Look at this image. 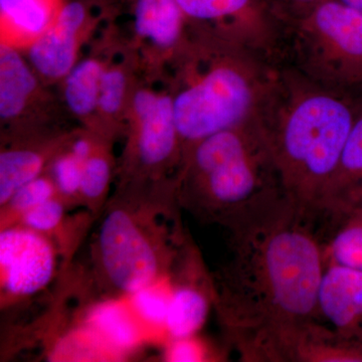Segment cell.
<instances>
[{"label":"cell","mask_w":362,"mask_h":362,"mask_svg":"<svg viewBox=\"0 0 362 362\" xmlns=\"http://www.w3.org/2000/svg\"><path fill=\"white\" fill-rule=\"evenodd\" d=\"M320 321L343 337L362 341V271L326 267L318 295Z\"/></svg>","instance_id":"8fae6325"},{"label":"cell","mask_w":362,"mask_h":362,"mask_svg":"<svg viewBox=\"0 0 362 362\" xmlns=\"http://www.w3.org/2000/svg\"><path fill=\"white\" fill-rule=\"evenodd\" d=\"M362 202V95L356 119L317 211L314 223L325 228L349 214Z\"/></svg>","instance_id":"30bf717a"},{"label":"cell","mask_w":362,"mask_h":362,"mask_svg":"<svg viewBox=\"0 0 362 362\" xmlns=\"http://www.w3.org/2000/svg\"><path fill=\"white\" fill-rule=\"evenodd\" d=\"M35 71L13 45L0 47V117L2 121L18 118L37 94Z\"/></svg>","instance_id":"9a60e30c"},{"label":"cell","mask_w":362,"mask_h":362,"mask_svg":"<svg viewBox=\"0 0 362 362\" xmlns=\"http://www.w3.org/2000/svg\"><path fill=\"white\" fill-rule=\"evenodd\" d=\"M286 361L362 362V341L315 321L298 331L288 347Z\"/></svg>","instance_id":"4fadbf2b"},{"label":"cell","mask_w":362,"mask_h":362,"mask_svg":"<svg viewBox=\"0 0 362 362\" xmlns=\"http://www.w3.org/2000/svg\"><path fill=\"white\" fill-rule=\"evenodd\" d=\"M63 214V206L51 199L25 211V223L33 230L47 232L59 225Z\"/></svg>","instance_id":"484cf974"},{"label":"cell","mask_w":362,"mask_h":362,"mask_svg":"<svg viewBox=\"0 0 362 362\" xmlns=\"http://www.w3.org/2000/svg\"><path fill=\"white\" fill-rule=\"evenodd\" d=\"M83 164L73 154L62 156L54 164V173L57 185L65 194H73L81 190Z\"/></svg>","instance_id":"4316f807"},{"label":"cell","mask_w":362,"mask_h":362,"mask_svg":"<svg viewBox=\"0 0 362 362\" xmlns=\"http://www.w3.org/2000/svg\"><path fill=\"white\" fill-rule=\"evenodd\" d=\"M71 154L78 159L81 163L84 164L90 158V143L85 139H78L74 143L71 147Z\"/></svg>","instance_id":"f546056e"},{"label":"cell","mask_w":362,"mask_h":362,"mask_svg":"<svg viewBox=\"0 0 362 362\" xmlns=\"http://www.w3.org/2000/svg\"><path fill=\"white\" fill-rule=\"evenodd\" d=\"M0 265L7 291L30 295L51 281L54 252L49 243L33 230L11 228L0 235Z\"/></svg>","instance_id":"9c48e42d"},{"label":"cell","mask_w":362,"mask_h":362,"mask_svg":"<svg viewBox=\"0 0 362 362\" xmlns=\"http://www.w3.org/2000/svg\"><path fill=\"white\" fill-rule=\"evenodd\" d=\"M90 322L95 329L116 346H132L137 338V333L129 317L114 304L104 305L93 313Z\"/></svg>","instance_id":"44dd1931"},{"label":"cell","mask_w":362,"mask_h":362,"mask_svg":"<svg viewBox=\"0 0 362 362\" xmlns=\"http://www.w3.org/2000/svg\"><path fill=\"white\" fill-rule=\"evenodd\" d=\"M325 265L362 271V202L320 233Z\"/></svg>","instance_id":"e0dca14e"},{"label":"cell","mask_w":362,"mask_h":362,"mask_svg":"<svg viewBox=\"0 0 362 362\" xmlns=\"http://www.w3.org/2000/svg\"><path fill=\"white\" fill-rule=\"evenodd\" d=\"M209 302L199 290L181 287L169 299L165 324L175 339L190 337L206 321Z\"/></svg>","instance_id":"d6986e66"},{"label":"cell","mask_w":362,"mask_h":362,"mask_svg":"<svg viewBox=\"0 0 362 362\" xmlns=\"http://www.w3.org/2000/svg\"><path fill=\"white\" fill-rule=\"evenodd\" d=\"M89 20L86 2L64 1L51 25L28 47V62L35 73L49 80L66 78L77 64L78 37Z\"/></svg>","instance_id":"ba28073f"},{"label":"cell","mask_w":362,"mask_h":362,"mask_svg":"<svg viewBox=\"0 0 362 362\" xmlns=\"http://www.w3.org/2000/svg\"><path fill=\"white\" fill-rule=\"evenodd\" d=\"M204 352L192 337L178 338L169 351V361L175 362L202 361Z\"/></svg>","instance_id":"f1b7e54d"},{"label":"cell","mask_w":362,"mask_h":362,"mask_svg":"<svg viewBox=\"0 0 362 362\" xmlns=\"http://www.w3.org/2000/svg\"><path fill=\"white\" fill-rule=\"evenodd\" d=\"M199 37L246 49L278 66L290 25L270 0H175Z\"/></svg>","instance_id":"8992f818"},{"label":"cell","mask_w":362,"mask_h":362,"mask_svg":"<svg viewBox=\"0 0 362 362\" xmlns=\"http://www.w3.org/2000/svg\"><path fill=\"white\" fill-rule=\"evenodd\" d=\"M295 66L317 84L349 94L362 90V13L324 0L290 23Z\"/></svg>","instance_id":"5b68a950"},{"label":"cell","mask_w":362,"mask_h":362,"mask_svg":"<svg viewBox=\"0 0 362 362\" xmlns=\"http://www.w3.org/2000/svg\"><path fill=\"white\" fill-rule=\"evenodd\" d=\"M63 0H0L6 40L30 45L51 25Z\"/></svg>","instance_id":"2e32d148"},{"label":"cell","mask_w":362,"mask_h":362,"mask_svg":"<svg viewBox=\"0 0 362 362\" xmlns=\"http://www.w3.org/2000/svg\"><path fill=\"white\" fill-rule=\"evenodd\" d=\"M42 157L30 150H9L0 156V202L11 201L23 185L39 177Z\"/></svg>","instance_id":"ffe728a7"},{"label":"cell","mask_w":362,"mask_h":362,"mask_svg":"<svg viewBox=\"0 0 362 362\" xmlns=\"http://www.w3.org/2000/svg\"><path fill=\"white\" fill-rule=\"evenodd\" d=\"M133 303L138 313L153 323H165L169 299L149 286L134 293Z\"/></svg>","instance_id":"cb8c5ba5"},{"label":"cell","mask_w":362,"mask_h":362,"mask_svg":"<svg viewBox=\"0 0 362 362\" xmlns=\"http://www.w3.org/2000/svg\"><path fill=\"white\" fill-rule=\"evenodd\" d=\"M343 4H347V6L354 7L357 11H361L362 13V0H339Z\"/></svg>","instance_id":"4dcf8cb0"},{"label":"cell","mask_w":362,"mask_h":362,"mask_svg":"<svg viewBox=\"0 0 362 362\" xmlns=\"http://www.w3.org/2000/svg\"><path fill=\"white\" fill-rule=\"evenodd\" d=\"M127 90V78L120 68L105 69L100 83L98 110L103 115L114 116L122 108Z\"/></svg>","instance_id":"7402d4cb"},{"label":"cell","mask_w":362,"mask_h":362,"mask_svg":"<svg viewBox=\"0 0 362 362\" xmlns=\"http://www.w3.org/2000/svg\"><path fill=\"white\" fill-rule=\"evenodd\" d=\"M181 52L180 85L173 95L181 142L190 147L207 136L259 118L280 66L199 35Z\"/></svg>","instance_id":"3957f363"},{"label":"cell","mask_w":362,"mask_h":362,"mask_svg":"<svg viewBox=\"0 0 362 362\" xmlns=\"http://www.w3.org/2000/svg\"><path fill=\"white\" fill-rule=\"evenodd\" d=\"M189 180L228 223L284 192L258 119L190 146Z\"/></svg>","instance_id":"277c9868"},{"label":"cell","mask_w":362,"mask_h":362,"mask_svg":"<svg viewBox=\"0 0 362 362\" xmlns=\"http://www.w3.org/2000/svg\"><path fill=\"white\" fill-rule=\"evenodd\" d=\"M99 242L105 271L119 289L134 294L156 278V252L125 211L118 209L107 216Z\"/></svg>","instance_id":"52a82bcc"},{"label":"cell","mask_w":362,"mask_h":362,"mask_svg":"<svg viewBox=\"0 0 362 362\" xmlns=\"http://www.w3.org/2000/svg\"><path fill=\"white\" fill-rule=\"evenodd\" d=\"M52 192H54V187L51 181L37 177L20 188L13 195L9 202L13 209L26 211L51 199Z\"/></svg>","instance_id":"d4e9b609"},{"label":"cell","mask_w":362,"mask_h":362,"mask_svg":"<svg viewBox=\"0 0 362 362\" xmlns=\"http://www.w3.org/2000/svg\"><path fill=\"white\" fill-rule=\"evenodd\" d=\"M136 33L161 49H185L187 20L175 0H134Z\"/></svg>","instance_id":"5bb4252c"},{"label":"cell","mask_w":362,"mask_h":362,"mask_svg":"<svg viewBox=\"0 0 362 362\" xmlns=\"http://www.w3.org/2000/svg\"><path fill=\"white\" fill-rule=\"evenodd\" d=\"M228 225L233 256L221 293L226 323L244 361L283 362L298 331L320 321L322 242L285 194Z\"/></svg>","instance_id":"6da1fadb"},{"label":"cell","mask_w":362,"mask_h":362,"mask_svg":"<svg viewBox=\"0 0 362 362\" xmlns=\"http://www.w3.org/2000/svg\"><path fill=\"white\" fill-rule=\"evenodd\" d=\"M132 110L138 123V149L145 164L168 160L180 143L176 127L173 95L153 90L135 93Z\"/></svg>","instance_id":"7c38bea8"},{"label":"cell","mask_w":362,"mask_h":362,"mask_svg":"<svg viewBox=\"0 0 362 362\" xmlns=\"http://www.w3.org/2000/svg\"><path fill=\"white\" fill-rule=\"evenodd\" d=\"M270 1L276 11L290 25L292 21L305 16L324 0H270Z\"/></svg>","instance_id":"83f0119b"},{"label":"cell","mask_w":362,"mask_h":362,"mask_svg":"<svg viewBox=\"0 0 362 362\" xmlns=\"http://www.w3.org/2000/svg\"><path fill=\"white\" fill-rule=\"evenodd\" d=\"M349 94L317 84L296 69L280 68L258 122L281 187L314 221L356 119Z\"/></svg>","instance_id":"7a4b0ae2"},{"label":"cell","mask_w":362,"mask_h":362,"mask_svg":"<svg viewBox=\"0 0 362 362\" xmlns=\"http://www.w3.org/2000/svg\"><path fill=\"white\" fill-rule=\"evenodd\" d=\"M110 178V166L102 157H90L82 168L81 192L90 199L100 197L106 188Z\"/></svg>","instance_id":"603a6c76"},{"label":"cell","mask_w":362,"mask_h":362,"mask_svg":"<svg viewBox=\"0 0 362 362\" xmlns=\"http://www.w3.org/2000/svg\"><path fill=\"white\" fill-rule=\"evenodd\" d=\"M105 66L96 59L78 62L65 78L66 106L78 117H89L98 110L100 83Z\"/></svg>","instance_id":"ac0fdd59"}]
</instances>
